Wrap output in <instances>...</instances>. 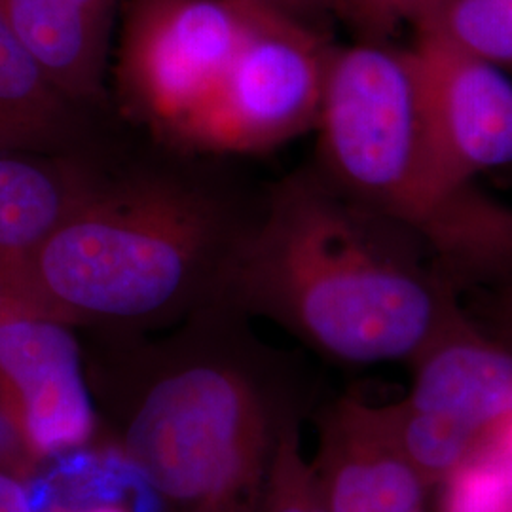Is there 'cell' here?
Masks as SVG:
<instances>
[{
	"instance_id": "6da1fadb",
	"label": "cell",
	"mask_w": 512,
	"mask_h": 512,
	"mask_svg": "<svg viewBox=\"0 0 512 512\" xmlns=\"http://www.w3.org/2000/svg\"><path fill=\"white\" fill-rule=\"evenodd\" d=\"M253 323L220 302L158 332H78L103 442L154 512H260L306 401L293 359Z\"/></svg>"
},
{
	"instance_id": "7a4b0ae2",
	"label": "cell",
	"mask_w": 512,
	"mask_h": 512,
	"mask_svg": "<svg viewBox=\"0 0 512 512\" xmlns=\"http://www.w3.org/2000/svg\"><path fill=\"white\" fill-rule=\"evenodd\" d=\"M461 296L416 239L310 162L256 205L222 302L325 361L372 366L408 365L465 315Z\"/></svg>"
},
{
	"instance_id": "3957f363",
	"label": "cell",
	"mask_w": 512,
	"mask_h": 512,
	"mask_svg": "<svg viewBox=\"0 0 512 512\" xmlns=\"http://www.w3.org/2000/svg\"><path fill=\"white\" fill-rule=\"evenodd\" d=\"M256 207L175 167L103 171L4 283L78 332H158L220 304Z\"/></svg>"
},
{
	"instance_id": "277c9868",
	"label": "cell",
	"mask_w": 512,
	"mask_h": 512,
	"mask_svg": "<svg viewBox=\"0 0 512 512\" xmlns=\"http://www.w3.org/2000/svg\"><path fill=\"white\" fill-rule=\"evenodd\" d=\"M313 133V167L416 239L459 293L512 277V205L465 177L440 148L408 44L336 42Z\"/></svg>"
},
{
	"instance_id": "5b68a950",
	"label": "cell",
	"mask_w": 512,
	"mask_h": 512,
	"mask_svg": "<svg viewBox=\"0 0 512 512\" xmlns=\"http://www.w3.org/2000/svg\"><path fill=\"white\" fill-rule=\"evenodd\" d=\"M332 33L256 4L217 88L169 148L249 156L313 133L327 90Z\"/></svg>"
},
{
	"instance_id": "8992f818",
	"label": "cell",
	"mask_w": 512,
	"mask_h": 512,
	"mask_svg": "<svg viewBox=\"0 0 512 512\" xmlns=\"http://www.w3.org/2000/svg\"><path fill=\"white\" fill-rule=\"evenodd\" d=\"M251 0H122L109 67L122 116L171 147L249 31Z\"/></svg>"
},
{
	"instance_id": "52a82bcc",
	"label": "cell",
	"mask_w": 512,
	"mask_h": 512,
	"mask_svg": "<svg viewBox=\"0 0 512 512\" xmlns=\"http://www.w3.org/2000/svg\"><path fill=\"white\" fill-rule=\"evenodd\" d=\"M0 423L27 469L103 442L78 330L4 289Z\"/></svg>"
},
{
	"instance_id": "ba28073f",
	"label": "cell",
	"mask_w": 512,
	"mask_h": 512,
	"mask_svg": "<svg viewBox=\"0 0 512 512\" xmlns=\"http://www.w3.org/2000/svg\"><path fill=\"white\" fill-rule=\"evenodd\" d=\"M421 103L440 148L482 183L512 169V73L442 40L414 35Z\"/></svg>"
},
{
	"instance_id": "9c48e42d",
	"label": "cell",
	"mask_w": 512,
	"mask_h": 512,
	"mask_svg": "<svg viewBox=\"0 0 512 512\" xmlns=\"http://www.w3.org/2000/svg\"><path fill=\"white\" fill-rule=\"evenodd\" d=\"M401 403L484 440L512 414V351L465 311L410 363Z\"/></svg>"
},
{
	"instance_id": "30bf717a",
	"label": "cell",
	"mask_w": 512,
	"mask_h": 512,
	"mask_svg": "<svg viewBox=\"0 0 512 512\" xmlns=\"http://www.w3.org/2000/svg\"><path fill=\"white\" fill-rule=\"evenodd\" d=\"M120 4L122 0H0V16L55 88L88 110L109 97Z\"/></svg>"
},
{
	"instance_id": "8fae6325",
	"label": "cell",
	"mask_w": 512,
	"mask_h": 512,
	"mask_svg": "<svg viewBox=\"0 0 512 512\" xmlns=\"http://www.w3.org/2000/svg\"><path fill=\"white\" fill-rule=\"evenodd\" d=\"M103 171L86 152L0 148V287L84 200Z\"/></svg>"
},
{
	"instance_id": "7c38bea8",
	"label": "cell",
	"mask_w": 512,
	"mask_h": 512,
	"mask_svg": "<svg viewBox=\"0 0 512 512\" xmlns=\"http://www.w3.org/2000/svg\"><path fill=\"white\" fill-rule=\"evenodd\" d=\"M84 114L55 88L0 16V148L84 152Z\"/></svg>"
},
{
	"instance_id": "4fadbf2b",
	"label": "cell",
	"mask_w": 512,
	"mask_h": 512,
	"mask_svg": "<svg viewBox=\"0 0 512 512\" xmlns=\"http://www.w3.org/2000/svg\"><path fill=\"white\" fill-rule=\"evenodd\" d=\"M412 35L437 38L512 73V0H437Z\"/></svg>"
},
{
	"instance_id": "5bb4252c",
	"label": "cell",
	"mask_w": 512,
	"mask_h": 512,
	"mask_svg": "<svg viewBox=\"0 0 512 512\" xmlns=\"http://www.w3.org/2000/svg\"><path fill=\"white\" fill-rule=\"evenodd\" d=\"M435 492L431 512H512V465L482 442Z\"/></svg>"
},
{
	"instance_id": "9a60e30c",
	"label": "cell",
	"mask_w": 512,
	"mask_h": 512,
	"mask_svg": "<svg viewBox=\"0 0 512 512\" xmlns=\"http://www.w3.org/2000/svg\"><path fill=\"white\" fill-rule=\"evenodd\" d=\"M300 429L302 420L293 421L277 444L260 512H330Z\"/></svg>"
},
{
	"instance_id": "2e32d148",
	"label": "cell",
	"mask_w": 512,
	"mask_h": 512,
	"mask_svg": "<svg viewBox=\"0 0 512 512\" xmlns=\"http://www.w3.org/2000/svg\"><path fill=\"white\" fill-rule=\"evenodd\" d=\"M437 0H340V23L353 38L391 40L410 27Z\"/></svg>"
},
{
	"instance_id": "e0dca14e",
	"label": "cell",
	"mask_w": 512,
	"mask_h": 512,
	"mask_svg": "<svg viewBox=\"0 0 512 512\" xmlns=\"http://www.w3.org/2000/svg\"><path fill=\"white\" fill-rule=\"evenodd\" d=\"M486 291L480 317H473L482 329L512 351V277Z\"/></svg>"
},
{
	"instance_id": "ac0fdd59",
	"label": "cell",
	"mask_w": 512,
	"mask_h": 512,
	"mask_svg": "<svg viewBox=\"0 0 512 512\" xmlns=\"http://www.w3.org/2000/svg\"><path fill=\"white\" fill-rule=\"evenodd\" d=\"M27 473L18 459L0 456V512H38Z\"/></svg>"
},
{
	"instance_id": "d6986e66",
	"label": "cell",
	"mask_w": 512,
	"mask_h": 512,
	"mask_svg": "<svg viewBox=\"0 0 512 512\" xmlns=\"http://www.w3.org/2000/svg\"><path fill=\"white\" fill-rule=\"evenodd\" d=\"M274 8L291 18L300 19L317 29L332 33V25L340 23V0H251Z\"/></svg>"
},
{
	"instance_id": "ffe728a7",
	"label": "cell",
	"mask_w": 512,
	"mask_h": 512,
	"mask_svg": "<svg viewBox=\"0 0 512 512\" xmlns=\"http://www.w3.org/2000/svg\"><path fill=\"white\" fill-rule=\"evenodd\" d=\"M484 444L494 448L501 458L512 465V414L490 433V437L484 440Z\"/></svg>"
},
{
	"instance_id": "44dd1931",
	"label": "cell",
	"mask_w": 512,
	"mask_h": 512,
	"mask_svg": "<svg viewBox=\"0 0 512 512\" xmlns=\"http://www.w3.org/2000/svg\"><path fill=\"white\" fill-rule=\"evenodd\" d=\"M44 512H135L126 503L120 501H99L86 505H55Z\"/></svg>"
}]
</instances>
